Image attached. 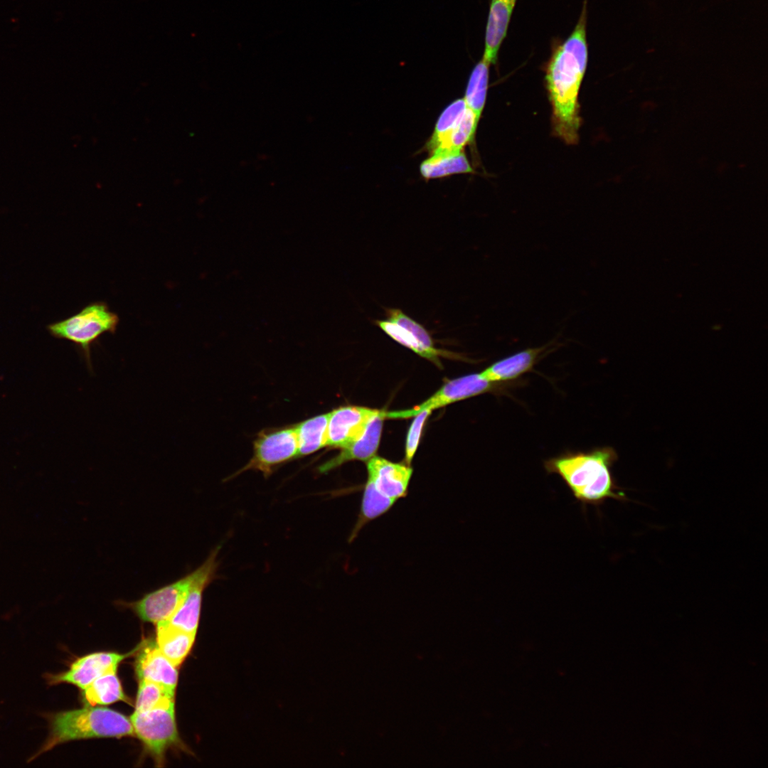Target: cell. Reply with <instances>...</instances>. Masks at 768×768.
<instances>
[{
  "instance_id": "1",
  "label": "cell",
  "mask_w": 768,
  "mask_h": 768,
  "mask_svg": "<svg viewBox=\"0 0 768 768\" xmlns=\"http://www.w3.org/2000/svg\"><path fill=\"white\" fill-rule=\"evenodd\" d=\"M587 1L570 36L554 47L545 69L554 134L569 144L578 142V93L587 68Z\"/></svg>"
},
{
  "instance_id": "2",
  "label": "cell",
  "mask_w": 768,
  "mask_h": 768,
  "mask_svg": "<svg viewBox=\"0 0 768 768\" xmlns=\"http://www.w3.org/2000/svg\"><path fill=\"white\" fill-rule=\"evenodd\" d=\"M617 459V452L609 446L587 452L566 451L545 460L544 468L548 474L558 475L582 504L599 506L609 498L629 500L612 474Z\"/></svg>"
},
{
  "instance_id": "3",
  "label": "cell",
  "mask_w": 768,
  "mask_h": 768,
  "mask_svg": "<svg viewBox=\"0 0 768 768\" xmlns=\"http://www.w3.org/2000/svg\"><path fill=\"white\" fill-rule=\"evenodd\" d=\"M48 720L49 735L31 759L57 745L73 740L134 735L130 719L107 708L88 705L51 714Z\"/></svg>"
},
{
  "instance_id": "4",
  "label": "cell",
  "mask_w": 768,
  "mask_h": 768,
  "mask_svg": "<svg viewBox=\"0 0 768 768\" xmlns=\"http://www.w3.org/2000/svg\"><path fill=\"white\" fill-rule=\"evenodd\" d=\"M119 322L118 315L103 302L89 304L77 314L48 324L50 334L71 341L92 370L91 349L105 334H114Z\"/></svg>"
},
{
  "instance_id": "5",
  "label": "cell",
  "mask_w": 768,
  "mask_h": 768,
  "mask_svg": "<svg viewBox=\"0 0 768 768\" xmlns=\"http://www.w3.org/2000/svg\"><path fill=\"white\" fill-rule=\"evenodd\" d=\"M134 735L142 742L157 767H163L166 751L181 747L174 703L151 710L134 713L130 718Z\"/></svg>"
},
{
  "instance_id": "6",
  "label": "cell",
  "mask_w": 768,
  "mask_h": 768,
  "mask_svg": "<svg viewBox=\"0 0 768 768\" xmlns=\"http://www.w3.org/2000/svg\"><path fill=\"white\" fill-rule=\"evenodd\" d=\"M510 383H494L485 379L481 373L464 375L445 383L433 395L413 409L385 412L386 418L414 417L424 409L431 410L453 402L486 393L503 394L513 385Z\"/></svg>"
},
{
  "instance_id": "7",
  "label": "cell",
  "mask_w": 768,
  "mask_h": 768,
  "mask_svg": "<svg viewBox=\"0 0 768 768\" xmlns=\"http://www.w3.org/2000/svg\"><path fill=\"white\" fill-rule=\"evenodd\" d=\"M298 457V443L294 427L267 430L259 434L253 444V455L240 470L261 471L265 477L274 469Z\"/></svg>"
},
{
  "instance_id": "8",
  "label": "cell",
  "mask_w": 768,
  "mask_h": 768,
  "mask_svg": "<svg viewBox=\"0 0 768 768\" xmlns=\"http://www.w3.org/2000/svg\"><path fill=\"white\" fill-rule=\"evenodd\" d=\"M220 548V545L215 547L203 564L193 571V582L186 596L171 617L163 622L188 633L196 634L203 594L206 588L216 578Z\"/></svg>"
},
{
  "instance_id": "9",
  "label": "cell",
  "mask_w": 768,
  "mask_h": 768,
  "mask_svg": "<svg viewBox=\"0 0 768 768\" xmlns=\"http://www.w3.org/2000/svg\"><path fill=\"white\" fill-rule=\"evenodd\" d=\"M193 579V572L146 594L139 600L124 602L143 622L155 624L167 621L182 603Z\"/></svg>"
},
{
  "instance_id": "10",
  "label": "cell",
  "mask_w": 768,
  "mask_h": 768,
  "mask_svg": "<svg viewBox=\"0 0 768 768\" xmlns=\"http://www.w3.org/2000/svg\"><path fill=\"white\" fill-rule=\"evenodd\" d=\"M134 651L128 654L114 652L90 654L74 661L65 671L46 674V679L51 686L70 683L83 690L105 673L117 671L119 663Z\"/></svg>"
},
{
  "instance_id": "11",
  "label": "cell",
  "mask_w": 768,
  "mask_h": 768,
  "mask_svg": "<svg viewBox=\"0 0 768 768\" xmlns=\"http://www.w3.org/2000/svg\"><path fill=\"white\" fill-rule=\"evenodd\" d=\"M380 410L347 405L329 413L326 446L343 449L361 436L372 417Z\"/></svg>"
},
{
  "instance_id": "12",
  "label": "cell",
  "mask_w": 768,
  "mask_h": 768,
  "mask_svg": "<svg viewBox=\"0 0 768 768\" xmlns=\"http://www.w3.org/2000/svg\"><path fill=\"white\" fill-rule=\"evenodd\" d=\"M368 480L383 496L395 502L406 496L412 474L410 465L373 456L367 462Z\"/></svg>"
},
{
  "instance_id": "13",
  "label": "cell",
  "mask_w": 768,
  "mask_h": 768,
  "mask_svg": "<svg viewBox=\"0 0 768 768\" xmlns=\"http://www.w3.org/2000/svg\"><path fill=\"white\" fill-rule=\"evenodd\" d=\"M385 411H379L370 418L364 431L334 458L318 467L321 474L327 473L343 464L353 460L368 461L375 456L380 444Z\"/></svg>"
},
{
  "instance_id": "14",
  "label": "cell",
  "mask_w": 768,
  "mask_h": 768,
  "mask_svg": "<svg viewBox=\"0 0 768 768\" xmlns=\"http://www.w3.org/2000/svg\"><path fill=\"white\" fill-rule=\"evenodd\" d=\"M135 671L139 680L158 683L175 693L178 671L159 649L156 644L149 643L137 654Z\"/></svg>"
},
{
  "instance_id": "15",
  "label": "cell",
  "mask_w": 768,
  "mask_h": 768,
  "mask_svg": "<svg viewBox=\"0 0 768 768\" xmlns=\"http://www.w3.org/2000/svg\"><path fill=\"white\" fill-rule=\"evenodd\" d=\"M552 346L553 343H549L522 350L494 362L480 373L491 382H514L523 374L531 371L541 356Z\"/></svg>"
},
{
  "instance_id": "16",
  "label": "cell",
  "mask_w": 768,
  "mask_h": 768,
  "mask_svg": "<svg viewBox=\"0 0 768 768\" xmlns=\"http://www.w3.org/2000/svg\"><path fill=\"white\" fill-rule=\"evenodd\" d=\"M516 1L517 0H491L483 55V58L490 65H494L497 62L498 53L506 38Z\"/></svg>"
},
{
  "instance_id": "17",
  "label": "cell",
  "mask_w": 768,
  "mask_h": 768,
  "mask_svg": "<svg viewBox=\"0 0 768 768\" xmlns=\"http://www.w3.org/2000/svg\"><path fill=\"white\" fill-rule=\"evenodd\" d=\"M156 626V644L159 649L175 666H178L190 652L196 634L174 627L166 622H161Z\"/></svg>"
},
{
  "instance_id": "18",
  "label": "cell",
  "mask_w": 768,
  "mask_h": 768,
  "mask_svg": "<svg viewBox=\"0 0 768 768\" xmlns=\"http://www.w3.org/2000/svg\"><path fill=\"white\" fill-rule=\"evenodd\" d=\"M420 171L423 178L430 179L473 173L474 170L465 154L460 151L432 154L421 163Z\"/></svg>"
},
{
  "instance_id": "19",
  "label": "cell",
  "mask_w": 768,
  "mask_h": 768,
  "mask_svg": "<svg viewBox=\"0 0 768 768\" xmlns=\"http://www.w3.org/2000/svg\"><path fill=\"white\" fill-rule=\"evenodd\" d=\"M83 701L90 706L109 705L117 701L129 703L117 671H110L96 678L82 690Z\"/></svg>"
},
{
  "instance_id": "20",
  "label": "cell",
  "mask_w": 768,
  "mask_h": 768,
  "mask_svg": "<svg viewBox=\"0 0 768 768\" xmlns=\"http://www.w3.org/2000/svg\"><path fill=\"white\" fill-rule=\"evenodd\" d=\"M329 413L316 415L295 426L298 457L311 454L326 445Z\"/></svg>"
},
{
  "instance_id": "21",
  "label": "cell",
  "mask_w": 768,
  "mask_h": 768,
  "mask_svg": "<svg viewBox=\"0 0 768 768\" xmlns=\"http://www.w3.org/2000/svg\"><path fill=\"white\" fill-rule=\"evenodd\" d=\"M386 319L405 328L415 338L424 353V358L439 364V357L445 353L437 348L428 331L420 323L398 308L385 309Z\"/></svg>"
},
{
  "instance_id": "22",
  "label": "cell",
  "mask_w": 768,
  "mask_h": 768,
  "mask_svg": "<svg viewBox=\"0 0 768 768\" xmlns=\"http://www.w3.org/2000/svg\"><path fill=\"white\" fill-rule=\"evenodd\" d=\"M490 64L482 58L473 68L469 78L465 96L466 106L480 118L488 89Z\"/></svg>"
},
{
  "instance_id": "23",
  "label": "cell",
  "mask_w": 768,
  "mask_h": 768,
  "mask_svg": "<svg viewBox=\"0 0 768 768\" xmlns=\"http://www.w3.org/2000/svg\"><path fill=\"white\" fill-rule=\"evenodd\" d=\"M135 711H144L174 703L175 693L147 680H139Z\"/></svg>"
},
{
  "instance_id": "24",
  "label": "cell",
  "mask_w": 768,
  "mask_h": 768,
  "mask_svg": "<svg viewBox=\"0 0 768 768\" xmlns=\"http://www.w3.org/2000/svg\"><path fill=\"white\" fill-rule=\"evenodd\" d=\"M464 98L458 99L448 105L439 117L432 137L426 144L430 146L450 130L462 117L466 110Z\"/></svg>"
},
{
  "instance_id": "25",
  "label": "cell",
  "mask_w": 768,
  "mask_h": 768,
  "mask_svg": "<svg viewBox=\"0 0 768 768\" xmlns=\"http://www.w3.org/2000/svg\"><path fill=\"white\" fill-rule=\"evenodd\" d=\"M432 410L424 409L417 414L409 428L405 445V462L410 465L419 444L426 420Z\"/></svg>"
}]
</instances>
